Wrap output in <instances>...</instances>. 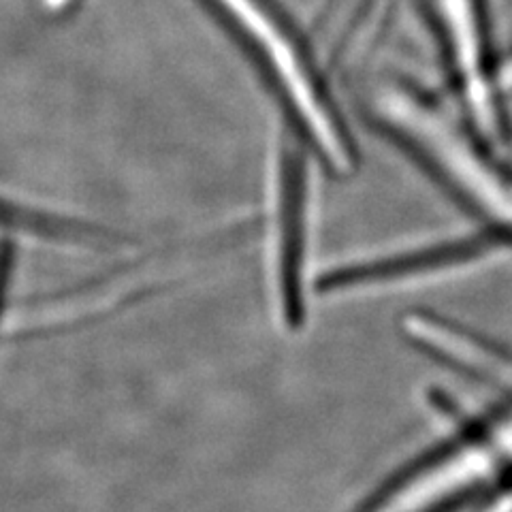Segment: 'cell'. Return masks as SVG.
<instances>
[{"mask_svg": "<svg viewBox=\"0 0 512 512\" xmlns=\"http://www.w3.org/2000/svg\"><path fill=\"white\" fill-rule=\"evenodd\" d=\"M0 233L13 239H43L47 244L75 250H111L124 244L116 233L107 229L67 214L41 210V207L7 197L3 192H0Z\"/></svg>", "mask_w": 512, "mask_h": 512, "instance_id": "6", "label": "cell"}, {"mask_svg": "<svg viewBox=\"0 0 512 512\" xmlns=\"http://www.w3.org/2000/svg\"><path fill=\"white\" fill-rule=\"evenodd\" d=\"M378 114L387 133L421 160L431 175L451 186L448 190L489 216L493 224L512 229V192L425 96L408 88H393L382 94Z\"/></svg>", "mask_w": 512, "mask_h": 512, "instance_id": "3", "label": "cell"}, {"mask_svg": "<svg viewBox=\"0 0 512 512\" xmlns=\"http://www.w3.org/2000/svg\"><path fill=\"white\" fill-rule=\"evenodd\" d=\"M498 440L508 453H512V423H508V425H504V429H500Z\"/></svg>", "mask_w": 512, "mask_h": 512, "instance_id": "9", "label": "cell"}, {"mask_svg": "<svg viewBox=\"0 0 512 512\" xmlns=\"http://www.w3.org/2000/svg\"><path fill=\"white\" fill-rule=\"evenodd\" d=\"M13 269V237L0 233V335H3L7 316V293Z\"/></svg>", "mask_w": 512, "mask_h": 512, "instance_id": "8", "label": "cell"}, {"mask_svg": "<svg viewBox=\"0 0 512 512\" xmlns=\"http://www.w3.org/2000/svg\"><path fill=\"white\" fill-rule=\"evenodd\" d=\"M259 75L278 105L282 126L295 133L316 163L335 178L359 167L357 143L331 92L327 64L318 58L280 0H197Z\"/></svg>", "mask_w": 512, "mask_h": 512, "instance_id": "1", "label": "cell"}, {"mask_svg": "<svg viewBox=\"0 0 512 512\" xmlns=\"http://www.w3.org/2000/svg\"><path fill=\"white\" fill-rule=\"evenodd\" d=\"M444 47L451 56L459 94L468 105L478 131L493 139L500 135L495 82L487 75L483 13L478 0H436Z\"/></svg>", "mask_w": 512, "mask_h": 512, "instance_id": "5", "label": "cell"}, {"mask_svg": "<svg viewBox=\"0 0 512 512\" xmlns=\"http://www.w3.org/2000/svg\"><path fill=\"white\" fill-rule=\"evenodd\" d=\"M493 248H498V242L487 233L414 244L389 254H380L378 259L350 261L344 265L340 263L338 267L320 276L316 286L323 293H346L352 291V288H370L427 278L468 263H476L480 256H487Z\"/></svg>", "mask_w": 512, "mask_h": 512, "instance_id": "4", "label": "cell"}, {"mask_svg": "<svg viewBox=\"0 0 512 512\" xmlns=\"http://www.w3.org/2000/svg\"><path fill=\"white\" fill-rule=\"evenodd\" d=\"M312 152L280 126L269 154L265 263L280 325L297 331L308 316L312 250ZM318 165V163H316Z\"/></svg>", "mask_w": 512, "mask_h": 512, "instance_id": "2", "label": "cell"}, {"mask_svg": "<svg viewBox=\"0 0 512 512\" xmlns=\"http://www.w3.org/2000/svg\"><path fill=\"white\" fill-rule=\"evenodd\" d=\"M382 0H327L323 13L318 15V32L327 45L329 73L359 50L365 32L376 22V11Z\"/></svg>", "mask_w": 512, "mask_h": 512, "instance_id": "7", "label": "cell"}]
</instances>
